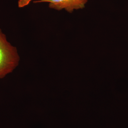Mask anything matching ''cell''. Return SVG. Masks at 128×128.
Returning a JSON list of instances; mask_svg holds the SVG:
<instances>
[{"instance_id": "cell-2", "label": "cell", "mask_w": 128, "mask_h": 128, "mask_svg": "<svg viewBox=\"0 0 128 128\" xmlns=\"http://www.w3.org/2000/svg\"><path fill=\"white\" fill-rule=\"evenodd\" d=\"M88 1V0H38L34 2H49V7L50 9L58 11L64 9L68 12L72 13L74 10L84 8Z\"/></svg>"}, {"instance_id": "cell-3", "label": "cell", "mask_w": 128, "mask_h": 128, "mask_svg": "<svg viewBox=\"0 0 128 128\" xmlns=\"http://www.w3.org/2000/svg\"><path fill=\"white\" fill-rule=\"evenodd\" d=\"M32 0H19L18 2V7L22 8L29 4Z\"/></svg>"}, {"instance_id": "cell-1", "label": "cell", "mask_w": 128, "mask_h": 128, "mask_svg": "<svg viewBox=\"0 0 128 128\" xmlns=\"http://www.w3.org/2000/svg\"><path fill=\"white\" fill-rule=\"evenodd\" d=\"M20 60L16 48L8 41L6 34L0 28V79L14 71Z\"/></svg>"}]
</instances>
